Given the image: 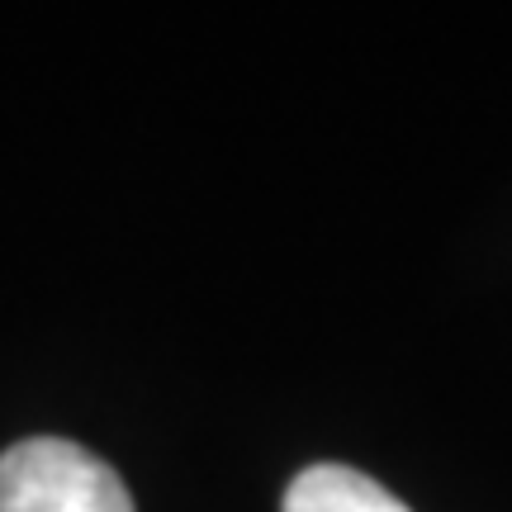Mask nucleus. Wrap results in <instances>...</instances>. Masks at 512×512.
Wrapping results in <instances>:
<instances>
[{"label": "nucleus", "mask_w": 512, "mask_h": 512, "mask_svg": "<svg viewBox=\"0 0 512 512\" xmlns=\"http://www.w3.org/2000/svg\"><path fill=\"white\" fill-rule=\"evenodd\" d=\"M0 512H133V494L86 446L29 437L0 456Z\"/></svg>", "instance_id": "1"}, {"label": "nucleus", "mask_w": 512, "mask_h": 512, "mask_svg": "<svg viewBox=\"0 0 512 512\" xmlns=\"http://www.w3.org/2000/svg\"><path fill=\"white\" fill-rule=\"evenodd\" d=\"M285 512H408V503L351 465H309L285 489Z\"/></svg>", "instance_id": "2"}]
</instances>
